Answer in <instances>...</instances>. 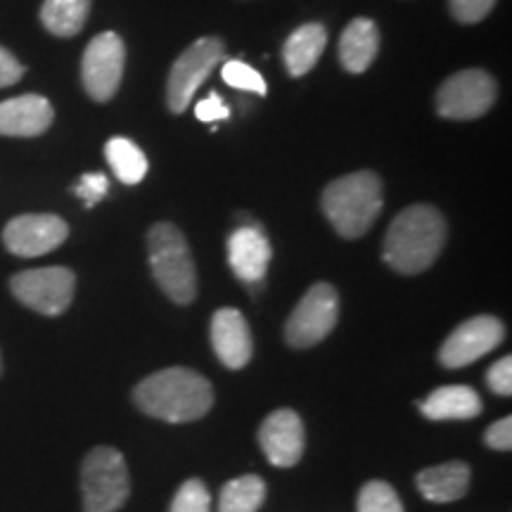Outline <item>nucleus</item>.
<instances>
[{
	"instance_id": "0eeeda50",
	"label": "nucleus",
	"mask_w": 512,
	"mask_h": 512,
	"mask_svg": "<svg viewBox=\"0 0 512 512\" xmlns=\"http://www.w3.org/2000/svg\"><path fill=\"white\" fill-rule=\"evenodd\" d=\"M74 290L76 275L64 266L31 268L10 278V292L17 302L41 316H62L72 306Z\"/></svg>"
},
{
	"instance_id": "1a4fd4ad",
	"label": "nucleus",
	"mask_w": 512,
	"mask_h": 512,
	"mask_svg": "<svg viewBox=\"0 0 512 512\" xmlns=\"http://www.w3.org/2000/svg\"><path fill=\"white\" fill-rule=\"evenodd\" d=\"M339 313L337 290L330 283H316L294 306L285 323V339L294 349H309L335 330Z\"/></svg>"
},
{
	"instance_id": "6ab92c4d",
	"label": "nucleus",
	"mask_w": 512,
	"mask_h": 512,
	"mask_svg": "<svg viewBox=\"0 0 512 512\" xmlns=\"http://www.w3.org/2000/svg\"><path fill=\"white\" fill-rule=\"evenodd\" d=\"M325 46H328V29L323 24L311 22L294 29L283 46V62L287 74L294 76V79L309 74L318 64Z\"/></svg>"
},
{
	"instance_id": "aec40b11",
	"label": "nucleus",
	"mask_w": 512,
	"mask_h": 512,
	"mask_svg": "<svg viewBox=\"0 0 512 512\" xmlns=\"http://www.w3.org/2000/svg\"><path fill=\"white\" fill-rule=\"evenodd\" d=\"M470 486V467L460 460L427 467L418 475L420 494L432 503H451L467 494Z\"/></svg>"
},
{
	"instance_id": "39448f33",
	"label": "nucleus",
	"mask_w": 512,
	"mask_h": 512,
	"mask_svg": "<svg viewBox=\"0 0 512 512\" xmlns=\"http://www.w3.org/2000/svg\"><path fill=\"white\" fill-rule=\"evenodd\" d=\"M83 512H117L131 494L126 460L117 448L98 446L81 465Z\"/></svg>"
},
{
	"instance_id": "2f4dec72",
	"label": "nucleus",
	"mask_w": 512,
	"mask_h": 512,
	"mask_svg": "<svg viewBox=\"0 0 512 512\" xmlns=\"http://www.w3.org/2000/svg\"><path fill=\"white\" fill-rule=\"evenodd\" d=\"M24 76V64L17 60L10 50L0 46V88L15 86L17 81H22Z\"/></svg>"
},
{
	"instance_id": "423d86ee",
	"label": "nucleus",
	"mask_w": 512,
	"mask_h": 512,
	"mask_svg": "<svg viewBox=\"0 0 512 512\" xmlns=\"http://www.w3.org/2000/svg\"><path fill=\"white\" fill-rule=\"evenodd\" d=\"M223 55H226V48L216 36L200 38L178 55L169 72V81H166V105L171 112L183 114L188 110L195 93L200 91L207 76L219 67Z\"/></svg>"
},
{
	"instance_id": "4468645a",
	"label": "nucleus",
	"mask_w": 512,
	"mask_h": 512,
	"mask_svg": "<svg viewBox=\"0 0 512 512\" xmlns=\"http://www.w3.org/2000/svg\"><path fill=\"white\" fill-rule=\"evenodd\" d=\"M271 242L264 228L240 226L230 233L228 238V264L245 285L264 283L268 266H271Z\"/></svg>"
},
{
	"instance_id": "9d476101",
	"label": "nucleus",
	"mask_w": 512,
	"mask_h": 512,
	"mask_svg": "<svg viewBox=\"0 0 512 512\" xmlns=\"http://www.w3.org/2000/svg\"><path fill=\"white\" fill-rule=\"evenodd\" d=\"M126 67V46L119 34L102 31L83 50L81 81L95 102L112 100L119 91Z\"/></svg>"
},
{
	"instance_id": "f8f14e48",
	"label": "nucleus",
	"mask_w": 512,
	"mask_h": 512,
	"mask_svg": "<svg viewBox=\"0 0 512 512\" xmlns=\"http://www.w3.org/2000/svg\"><path fill=\"white\" fill-rule=\"evenodd\" d=\"M67 238V221L55 214H22L3 230V242L8 252L24 256V259L55 252Z\"/></svg>"
},
{
	"instance_id": "c85d7f7f",
	"label": "nucleus",
	"mask_w": 512,
	"mask_h": 512,
	"mask_svg": "<svg viewBox=\"0 0 512 512\" xmlns=\"http://www.w3.org/2000/svg\"><path fill=\"white\" fill-rule=\"evenodd\" d=\"M486 384L489 389L498 396H510L512 394V358L503 356L501 361H496L494 366L486 373Z\"/></svg>"
},
{
	"instance_id": "f257e3e1",
	"label": "nucleus",
	"mask_w": 512,
	"mask_h": 512,
	"mask_svg": "<svg viewBox=\"0 0 512 512\" xmlns=\"http://www.w3.org/2000/svg\"><path fill=\"white\" fill-rule=\"evenodd\" d=\"M446 219L432 204L403 209L384 235L382 259L403 275H418L432 268L446 245Z\"/></svg>"
},
{
	"instance_id": "c756f323",
	"label": "nucleus",
	"mask_w": 512,
	"mask_h": 512,
	"mask_svg": "<svg viewBox=\"0 0 512 512\" xmlns=\"http://www.w3.org/2000/svg\"><path fill=\"white\" fill-rule=\"evenodd\" d=\"M195 117L200 121H207V124H214V121L228 119L230 110L219 93H209L207 98L195 105Z\"/></svg>"
},
{
	"instance_id": "a211bd4d",
	"label": "nucleus",
	"mask_w": 512,
	"mask_h": 512,
	"mask_svg": "<svg viewBox=\"0 0 512 512\" xmlns=\"http://www.w3.org/2000/svg\"><path fill=\"white\" fill-rule=\"evenodd\" d=\"M420 413L427 420H472L482 413V399L472 387L448 384L432 392L425 401H418Z\"/></svg>"
},
{
	"instance_id": "cd10ccee",
	"label": "nucleus",
	"mask_w": 512,
	"mask_h": 512,
	"mask_svg": "<svg viewBox=\"0 0 512 512\" xmlns=\"http://www.w3.org/2000/svg\"><path fill=\"white\" fill-rule=\"evenodd\" d=\"M107 190H110V181L105 174H83L74 185V195L81 197L88 209L95 207L107 195Z\"/></svg>"
},
{
	"instance_id": "7ed1b4c3",
	"label": "nucleus",
	"mask_w": 512,
	"mask_h": 512,
	"mask_svg": "<svg viewBox=\"0 0 512 512\" xmlns=\"http://www.w3.org/2000/svg\"><path fill=\"white\" fill-rule=\"evenodd\" d=\"M384 204L382 181L373 171H354L323 190L320 207L342 238L356 240L368 233Z\"/></svg>"
},
{
	"instance_id": "4be33fe9",
	"label": "nucleus",
	"mask_w": 512,
	"mask_h": 512,
	"mask_svg": "<svg viewBox=\"0 0 512 512\" xmlns=\"http://www.w3.org/2000/svg\"><path fill=\"white\" fill-rule=\"evenodd\" d=\"M105 157L121 183L138 185L147 176V157L133 140L119 136L107 140Z\"/></svg>"
},
{
	"instance_id": "7c9ffc66",
	"label": "nucleus",
	"mask_w": 512,
	"mask_h": 512,
	"mask_svg": "<svg viewBox=\"0 0 512 512\" xmlns=\"http://www.w3.org/2000/svg\"><path fill=\"white\" fill-rule=\"evenodd\" d=\"M486 446L494 448V451H510L512 448V420L503 418L494 422L484 434Z\"/></svg>"
},
{
	"instance_id": "bb28decb",
	"label": "nucleus",
	"mask_w": 512,
	"mask_h": 512,
	"mask_svg": "<svg viewBox=\"0 0 512 512\" xmlns=\"http://www.w3.org/2000/svg\"><path fill=\"white\" fill-rule=\"evenodd\" d=\"M496 0H448L451 15L460 24H477L494 10Z\"/></svg>"
},
{
	"instance_id": "b1692460",
	"label": "nucleus",
	"mask_w": 512,
	"mask_h": 512,
	"mask_svg": "<svg viewBox=\"0 0 512 512\" xmlns=\"http://www.w3.org/2000/svg\"><path fill=\"white\" fill-rule=\"evenodd\" d=\"M358 512H403V503L394 486L373 479L358 494Z\"/></svg>"
},
{
	"instance_id": "412c9836",
	"label": "nucleus",
	"mask_w": 512,
	"mask_h": 512,
	"mask_svg": "<svg viewBox=\"0 0 512 512\" xmlns=\"http://www.w3.org/2000/svg\"><path fill=\"white\" fill-rule=\"evenodd\" d=\"M91 15V0H46L41 8V22L57 38L81 34Z\"/></svg>"
},
{
	"instance_id": "5701e85b",
	"label": "nucleus",
	"mask_w": 512,
	"mask_h": 512,
	"mask_svg": "<svg viewBox=\"0 0 512 512\" xmlns=\"http://www.w3.org/2000/svg\"><path fill=\"white\" fill-rule=\"evenodd\" d=\"M266 498V484L259 475H245L221 489L219 512H256Z\"/></svg>"
},
{
	"instance_id": "393cba45",
	"label": "nucleus",
	"mask_w": 512,
	"mask_h": 512,
	"mask_svg": "<svg viewBox=\"0 0 512 512\" xmlns=\"http://www.w3.org/2000/svg\"><path fill=\"white\" fill-rule=\"evenodd\" d=\"M221 76L228 86L238 88V91H249L256 95H266L268 91L264 76L256 72L254 67H249L247 62H240V60L226 62L221 69Z\"/></svg>"
},
{
	"instance_id": "20e7f679",
	"label": "nucleus",
	"mask_w": 512,
	"mask_h": 512,
	"mask_svg": "<svg viewBox=\"0 0 512 512\" xmlns=\"http://www.w3.org/2000/svg\"><path fill=\"white\" fill-rule=\"evenodd\" d=\"M150 268L171 302L188 306L197 297V268L188 240L174 223H155L147 233Z\"/></svg>"
},
{
	"instance_id": "f03ea898",
	"label": "nucleus",
	"mask_w": 512,
	"mask_h": 512,
	"mask_svg": "<svg viewBox=\"0 0 512 512\" xmlns=\"http://www.w3.org/2000/svg\"><path fill=\"white\" fill-rule=\"evenodd\" d=\"M133 401L150 418L164 422L200 420L214 406V389L207 377L190 368H166L145 377L133 389Z\"/></svg>"
},
{
	"instance_id": "f3484780",
	"label": "nucleus",
	"mask_w": 512,
	"mask_h": 512,
	"mask_svg": "<svg viewBox=\"0 0 512 512\" xmlns=\"http://www.w3.org/2000/svg\"><path fill=\"white\" fill-rule=\"evenodd\" d=\"M380 53V29L373 19L358 17L339 36V62L349 74H363Z\"/></svg>"
},
{
	"instance_id": "9b49d317",
	"label": "nucleus",
	"mask_w": 512,
	"mask_h": 512,
	"mask_svg": "<svg viewBox=\"0 0 512 512\" xmlns=\"http://www.w3.org/2000/svg\"><path fill=\"white\" fill-rule=\"evenodd\" d=\"M505 337V325L496 316H475L460 323L439 349L444 368H465L494 351Z\"/></svg>"
},
{
	"instance_id": "a878e982",
	"label": "nucleus",
	"mask_w": 512,
	"mask_h": 512,
	"mask_svg": "<svg viewBox=\"0 0 512 512\" xmlns=\"http://www.w3.org/2000/svg\"><path fill=\"white\" fill-rule=\"evenodd\" d=\"M169 512H211V494L200 479H188L176 491Z\"/></svg>"
},
{
	"instance_id": "dca6fc26",
	"label": "nucleus",
	"mask_w": 512,
	"mask_h": 512,
	"mask_svg": "<svg viewBox=\"0 0 512 512\" xmlns=\"http://www.w3.org/2000/svg\"><path fill=\"white\" fill-rule=\"evenodd\" d=\"M55 110L48 98L36 93L0 102V136L36 138L53 126Z\"/></svg>"
},
{
	"instance_id": "473e14b6",
	"label": "nucleus",
	"mask_w": 512,
	"mask_h": 512,
	"mask_svg": "<svg viewBox=\"0 0 512 512\" xmlns=\"http://www.w3.org/2000/svg\"><path fill=\"white\" fill-rule=\"evenodd\" d=\"M0 373H3V356H0Z\"/></svg>"
},
{
	"instance_id": "ddd939ff",
	"label": "nucleus",
	"mask_w": 512,
	"mask_h": 512,
	"mask_svg": "<svg viewBox=\"0 0 512 512\" xmlns=\"http://www.w3.org/2000/svg\"><path fill=\"white\" fill-rule=\"evenodd\" d=\"M259 444L271 465L294 467L302 460L306 446L302 418L287 408L271 413L259 427Z\"/></svg>"
},
{
	"instance_id": "2eb2a0df",
	"label": "nucleus",
	"mask_w": 512,
	"mask_h": 512,
	"mask_svg": "<svg viewBox=\"0 0 512 512\" xmlns=\"http://www.w3.org/2000/svg\"><path fill=\"white\" fill-rule=\"evenodd\" d=\"M211 347L230 370L245 368L252 361L254 342L247 318L238 309H219L211 318Z\"/></svg>"
},
{
	"instance_id": "6e6552de",
	"label": "nucleus",
	"mask_w": 512,
	"mask_h": 512,
	"mask_svg": "<svg viewBox=\"0 0 512 512\" xmlns=\"http://www.w3.org/2000/svg\"><path fill=\"white\" fill-rule=\"evenodd\" d=\"M498 86L484 69H463L441 83L437 91V114L453 121L484 117L494 107Z\"/></svg>"
}]
</instances>
